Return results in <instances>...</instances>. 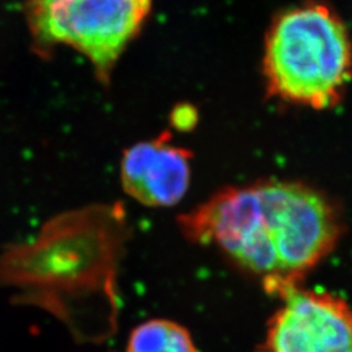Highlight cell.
<instances>
[{"label": "cell", "instance_id": "1", "mask_svg": "<svg viewBox=\"0 0 352 352\" xmlns=\"http://www.w3.org/2000/svg\"><path fill=\"white\" fill-rule=\"evenodd\" d=\"M131 238L122 202L55 214L33 238L0 251V289L13 304L54 316L77 340H104L118 325L119 274Z\"/></svg>", "mask_w": 352, "mask_h": 352}, {"label": "cell", "instance_id": "2", "mask_svg": "<svg viewBox=\"0 0 352 352\" xmlns=\"http://www.w3.org/2000/svg\"><path fill=\"white\" fill-rule=\"evenodd\" d=\"M182 235L214 245L266 291L298 285L336 248L342 235L337 206L302 183L265 180L227 187L177 218Z\"/></svg>", "mask_w": 352, "mask_h": 352}, {"label": "cell", "instance_id": "3", "mask_svg": "<svg viewBox=\"0 0 352 352\" xmlns=\"http://www.w3.org/2000/svg\"><path fill=\"white\" fill-rule=\"evenodd\" d=\"M267 93L315 110L334 107L352 78V42L340 16L305 3L276 17L265 38Z\"/></svg>", "mask_w": 352, "mask_h": 352}, {"label": "cell", "instance_id": "4", "mask_svg": "<svg viewBox=\"0 0 352 352\" xmlns=\"http://www.w3.org/2000/svg\"><path fill=\"white\" fill-rule=\"evenodd\" d=\"M151 10V0H32L28 19L38 43L74 47L107 85Z\"/></svg>", "mask_w": 352, "mask_h": 352}, {"label": "cell", "instance_id": "5", "mask_svg": "<svg viewBox=\"0 0 352 352\" xmlns=\"http://www.w3.org/2000/svg\"><path fill=\"white\" fill-rule=\"evenodd\" d=\"M266 325L263 352H352V308L331 292L289 285Z\"/></svg>", "mask_w": 352, "mask_h": 352}, {"label": "cell", "instance_id": "6", "mask_svg": "<svg viewBox=\"0 0 352 352\" xmlns=\"http://www.w3.org/2000/svg\"><path fill=\"white\" fill-rule=\"evenodd\" d=\"M190 160L192 153L173 144L167 131L136 142L122 154V188L144 206H174L188 190Z\"/></svg>", "mask_w": 352, "mask_h": 352}, {"label": "cell", "instance_id": "7", "mask_svg": "<svg viewBox=\"0 0 352 352\" xmlns=\"http://www.w3.org/2000/svg\"><path fill=\"white\" fill-rule=\"evenodd\" d=\"M126 352H197L188 330L166 318H154L135 327Z\"/></svg>", "mask_w": 352, "mask_h": 352}]
</instances>
